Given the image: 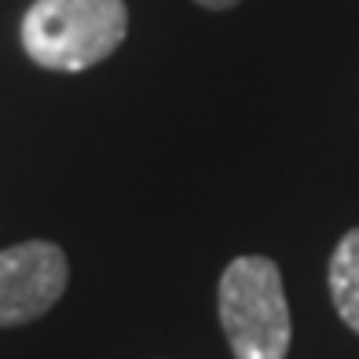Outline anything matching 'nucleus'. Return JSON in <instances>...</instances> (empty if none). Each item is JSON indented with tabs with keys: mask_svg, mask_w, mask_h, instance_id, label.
<instances>
[{
	"mask_svg": "<svg viewBox=\"0 0 359 359\" xmlns=\"http://www.w3.org/2000/svg\"><path fill=\"white\" fill-rule=\"evenodd\" d=\"M70 264L55 242H19L0 250V326L34 323L62 297Z\"/></svg>",
	"mask_w": 359,
	"mask_h": 359,
	"instance_id": "nucleus-3",
	"label": "nucleus"
},
{
	"mask_svg": "<svg viewBox=\"0 0 359 359\" xmlns=\"http://www.w3.org/2000/svg\"><path fill=\"white\" fill-rule=\"evenodd\" d=\"M326 283H330V301L337 308L341 323L352 334H359V227L341 235V242L334 246Z\"/></svg>",
	"mask_w": 359,
	"mask_h": 359,
	"instance_id": "nucleus-4",
	"label": "nucleus"
},
{
	"mask_svg": "<svg viewBox=\"0 0 359 359\" xmlns=\"http://www.w3.org/2000/svg\"><path fill=\"white\" fill-rule=\"evenodd\" d=\"M217 308L235 359H286L293 326L283 271L271 257H235L220 275Z\"/></svg>",
	"mask_w": 359,
	"mask_h": 359,
	"instance_id": "nucleus-2",
	"label": "nucleus"
},
{
	"mask_svg": "<svg viewBox=\"0 0 359 359\" xmlns=\"http://www.w3.org/2000/svg\"><path fill=\"white\" fill-rule=\"evenodd\" d=\"M125 34V0H34L22 19L26 55L59 74H77L110 59Z\"/></svg>",
	"mask_w": 359,
	"mask_h": 359,
	"instance_id": "nucleus-1",
	"label": "nucleus"
},
{
	"mask_svg": "<svg viewBox=\"0 0 359 359\" xmlns=\"http://www.w3.org/2000/svg\"><path fill=\"white\" fill-rule=\"evenodd\" d=\"M194 4H202V8H209V11H227V8H235L238 0H194Z\"/></svg>",
	"mask_w": 359,
	"mask_h": 359,
	"instance_id": "nucleus-5",
	"label": "nucleus"
}]
</instances>
